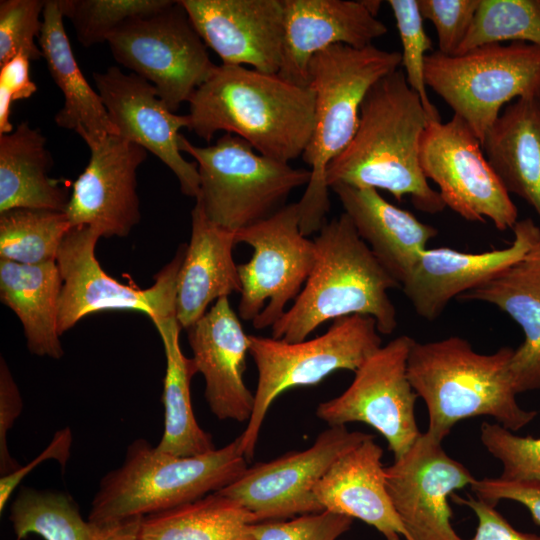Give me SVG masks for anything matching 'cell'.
Segmentation results:
<instances>
[{
  "label": "cell",
  "mask_w": 540,
  "mask_h": 540,
  "mask_svg": "<svg viewBox=\"0 0 540 540\" xmlns=\"http://www.w3.org/2000/svg\"><path fill=\"white\" fill-rule=\"evenodd\" d=\"M431 121L420 97L400 68L377 81L366 94L359 123L348 146L328 165L326 183L385 190L416 209L442 212L446 205L431 188L420 165L421 137Z\"/></svg>",
  "instance_id": "obj_1"
},
{
  "label": "cell",
  "mask_w": 540,
  "mask_h": 540,
  "mask_svg": "<svg viewBox=\"0 0 540 540\" xmlns=\"http://www.w3.org/2000/svg\"><path fill=\"white\" fill-rule=\"evenodd\" d=\"M313 90L278 74L216 65L188 100L189 127L209 141L218 131L247 141L258 153L289 163L302 157L314 126Z\"/></svg>",
  "instance_id": "obj_2"
},
{
  "label": "cell",
  "mask_w": 540,
  "mask_h": 540,
  "mask_svg": "<svg viewBox=\"0 0 540 540\" xmlns=\"http://www.w3.org/2000/svg\"><path fill=\"white\" fill-rule=\"evenodd\" d=\"M315 262L294 304L271 327L272 337L300 342L329 320L371 316L380 334L397 327L388 291L400 287L376 259L344 212L314 239Z\"/></svg>",
  "instance_id": "obj_3"
},
{
  "label": "cell",
  "mask_w": 540,
  "mask_h": 540,
  "mask_svg": "<svg viewBox=\"0 0 540 540\" xmlns=\"http://www.w3.org/2000/svg\"><path fill=\"white\" fill-rule=\"evenodd\" d=\"M514 349L476 352L459 336L414 341L407 361L409 381L428 411L427 433L439 441L461 420L490 416L514 432L529 424L536 411L522 409L509 364Z\"/></svg>",
  "instance_id": "obj_4"
},
{
  "label": "cell",
  "mask_w": 540,
  "mask_h": 540,
  "mask_svg": "<svg viewBox=\"0 0 540 540\" xmlns=\"http://www.w3.org/2000/svg\"><path fill=\"white\" fill-rule=\"evenodd\" d=\"M400 64L401 52L373 44L363 48L337 44L312 57L308 86L315 96L314 126L302 155L311 178L298 202L304 236L319 232L327 222L330 200L326 169L354 137L366 94Z\"/></svg>",
  "instance_id": "obj_5"
},
{
  "label": "cell",
  "mask_w": 540,
  "mask_h": 540,
  "mask_svg": "<svg viewBox=\"0 0 540 540\" xmlns=\"http://www.w3.org/2000/svg\"><path fill=\"white\" fill-rule=\"evenodd\" d=\"M247 468L239 436L196 456L160 452L138 438L127 447L123 463L101 479L88 520L103 527L169 510L223 489Z\"/></svg>",
  "instance_id": "obj_6"
},
{
  "label": "cell",
  "mask_w": 540,
  "mask_h": 540,
  "mask_svg": "<svg viewBox=\"0 0 540 540\" xmlns=\"http://www.w3.org/2000/svg\"><path fill=\"white\" fill-rule=\"evenodd\" d=\"M179 145L196 161V202L212 223L233 233L274 215L291 192L311 178L310 170L264 156L230 133L204 147L181 135Z\"/></svg>",
  "instance_id": "obj_7"
},
{
  "label": "cell",
  "mask_w": 540,
  "mask_h": 540,
  "mask_svg": "<svg viewBox=\"0 0 540 540\" xmlns=\"http://www.w3.org/2000/svg\"><path fill=\"white\" fill-rule=\"evenodd\" d=\"M379 334L374 318L354 314L334 320L324 334L310 340L249 335L258 380L252 415L239 435L245 458H253L266 414L281 393L316 385L337 370L355 372L382 346Z\"/></svg>",
  "instance_id": "obj_8"
},
{
  "label": "cell",
  "mask_w": 540,
  "mask_h": 540,
  "mask_svg": "<svg viewBox=\"0 0 540 540\" xmlns=\"http://www.w3.org/2000/svg\"><path fill=\"white\" fill-rule=\"evenodd\" d=\"M425 82L483 144L511 100L540 95V47L491 43L465 53L425 58Z\"/></svg>",
  "instance_id": "obj_9"
},
{
  "label": "cell",
  "mask_w": 540,
  "mask_h": 540,
  "mask_svg": "<svg viewBox=\"0 0 540 540\" xmlns=\"http://www.w3.org/2000/svg\"><path fill=\"white\" fill-rule=\"evenodd\" d=\"M107 43L115 60L153 84L172 112L216 67L179 0L156 14L128 20Z\"/></svg>",
  "instance_id": "obj_10"
},
{
  "label": "cell",
  "mask_w": 540,
  "mask_h": 540,
  "mask_svg": "<svg viewBox=\"0 0 540 540\" xmlns=\"http://www.w3.org/2000/svg\"><path fill=\"white\" fill-rule=\"evenodd\" d=\"M235 241L253 249L251 259L238 265L239 317L257 330L272 327L301 292L315 262L314 240L300 229L298 202L236 232Z\"/></svg>",
  "instance_id": "obj_11"
},
{
  "label": "cell",
  "mask_w": 540,
  "mask_h": 540,
  "mask_svg": "<svg viewBox=\"0 0 540 540\" xmlns=\"http://www.w3.org/2000/svg\"><path fill=\"white\" fill-rule=\"evenodd\" d=\"M424 176L438 187L446 205L469 222L490 220L505 231L518 221L510 194L487 160L479 139L457 115L429 121L420 141Z\"/></svg>",
  "instance_id": "obj_12"
},
{
  "label": "cell",
  "mask_w": 540,
  "mask_h": 540,
  "mask_svg": "<svg viewBox=\"0 0 540 540\" xmlns=\"http://www.w3.org/2000/svg\"><path fill=\"white\" fill-rule=\"evenodd\" d=\"M100 234L88 226L71 227L56 263L62 279L58 331L62 335L83 317L105 310H135L152 322L176 315V288L186 252L181 245L174 258L155 276L148 289H135L107 275L95 257Z\"/></svg>",
  "instance_id": "obj_13"
},
{
  "label": "cell",
  "mask_w": 540,
  "mask_h": 540,
  "mask_svg": "<svg viewBox=\"0 0 540 540\" xmlns=\"http://www.w3.org/2000/svg\"><path fill=\"white\" fill-rule=\"evenodd\" d=\"M414 341L401 335L381 346L342 394L318 404L316 416L328 426L367 424L386 439L394 459L401 457L422 434L415 415L418 395L407 375Z\"/></svg>",
  "instance_id": "obj_14"
},
{
  "label": "cell",
  "mask_w": 540,
  "mask_h": 540,
  "mask_svg": "<svg viewBox=\"0 0 540 540\" xmlns=\"http://www.w3.org/2000/svg\"><path fill=\"white\" fill-rule=\"evenodd\" d=\"M370 434L329 426L305 450L255 464L217 491L238 502L256 522L286 520L323 511L314 489L332 464Z\"/></svg>",
  "instance_id": "obj_15"
},
{
  "label": "cell",
  "mask_w": 540,
  "mask_h": 540,
  "mask_svg": "<svg viewBox=\"0 0 540 540\" xmlns=\"http://www.w3.org/2000/svg\"><path fill=\"white\" fill-rule=\"evenodd\" d=\"M387 490L408 540H464L451 524L448 498L476 478L427 432L384 467Z\"/></svg>",
  "instance_id": "obj_16"
},
{
  "label": "cell",
  "mask_w": 540,
  "mask_h": 540,
  "mask_svg": "<svg viewBox=\"0 0 540 540\" xmlns=\"http://www.w3.org/2000/svg\"><path fill=\"white\" fill-rule=\"evenodd\" d=\"M97 92L118 136L157 156L177 177L183 194L196 199L199 173L180 150V130L189 127L188 115L172 112L153 84L111 66L93 73Z\"/></svg>",
  "instance_id": "obj_17"
},
{
  "label": "cell",
  "mask_w": 540,
  "mask_h": 540,
  "mask_svg": "<svg viewBox=\"0 0 540 540\" xmlns=\"http://www.w3.org/2000/svg\"><path fill=\"white\" fill-rule=\"evenodd\" d=\"M87 145L90 159L65 211L70 227L88 226L105 238L126 237L141 219L136 175L147 150L118 135Z\"/></svg>",
  "instance_id": "obj_18"
},
{
  "label": "cell",
  "mask_w": 540,
  "mask_h": 540,
  "mask_svg": "<svg viewBox=\"0 0 540 540\" xmlns=\"http://www.w3.org/2000/svg\"><path fill=\"white\" fill-rule=\"evenodd\" d=\"M179 2L222 64L278 74L284 41V0Z\"/></svg>",
  "instance_id": "obj_19"
},
{
  "label": "cell",
  "mask_w": 540,
  "mask_h": 540,
  "mask_svg": "<svg viewBox=\"0 0 540 540\" xmlns=\"http://www.w3.org/2000/svg\"><path fill=\"white\" fill-rule=\"evenodd\" d=\"M512 230L514 240L503 249L423 251L401 284L414 311L425 320L437 319L453 298L486 283L540 246V228L531 218L518 220Z\"/></svg>",
  "instance_id": "obj_20"
},
{
  "label": "cell",
  "mask_w": 540,
  "mask_h": 540,
  "mask_svg": "<svg viewBox=\"0 0 540 540\" xmlns=\"http://www.w3.org/2000/svg\"><path fill=\"white\" fill-rule=\"evenodd\" d=\"M187 330L193 360L205 380L204 396L219 420L248 422L254 394L243 375L249 353L247 335L228 297L219 298Z\"/></svg>",
  "instance_id": "obj_21"
},
{
  "label": "cell",
  "mask_w": 540,
  "mask_h": 540,
  "mask_svg": "<svg viewBox=\"0 0 540 540\" xmlns=\"http://www.w3.org/2000/svg\"><path fill=\"white\" fill-rule=\"evenodd\" d=\"M284 41L278 75L308 87V67L318 52L337 44L363 48L388 28L364 0H284Z\"/></svg>",
  "instance_id": "obj_22"
},
{
  "label": "cell",
  "mask_w": 540,
  "mask_h": 540,
  "mask_svg": "<svg viewBox=\"0 0 540 540\" xmlns=\"http://www.w3.org/2000/svg\"><path fill=\"white\" fill-rule=\"evenodd\" d=\"M382 456L383 449L370 435L332 464L314 495L323 510L359 519L386 540H408L387 490Z\"/></svg>",
  "instance_id": "obj_23"
},
{
  "label": "cell",
  "mask_w": 540,
  "mask_h": 540,
  "mask_svg": "<svg viewBox=\"0 0 540 540\" xmlns=\"http://www.w3.org/2000/svg\"><path fill=\"white\" fill-rule=\"evenodd\" d=\"M329 189L337 195L359 236L401 287L428 242L437 236V228L388 202L376 189L345 184Z\"/></svg>",
  "instance_id": "obj_24"
},
{
  "label": "cell",
  "mask_w": 540,
  "mask_h": 540,
  "mask_svg": "<svg viewBox=\"0 0 540 540\" xmlns=\"http://www.w3.org/2000/svg\"><path fill=\"white\" fill-rule=\"evenodd\" d=\"M191 238L182 261L176 288V317L188 329L219 298L241 292L238 265L232 249L235 233L212 223L200 204L191 211Z\"/></svg>",
  "instance_id": "obj_25"
},
{
  "label": "cell",
  "mask_w": 540,
  "mask_h": 540,
  "mask_svg": "<svg viewBox=\"0 0 540 540\" xmlns=\"http://www.w3.org/2000/svg\"><path fill=\"white\" fill-rule=\"evenodd\" d=\"M458 300L481 301L498 307L523 330L509 369L516 393L540 390V246Z\"/></svg>",
  "instance_id": "obj_26"
},
{
  "label": "cell",
  "mask_w": 540,
  "mask_h": 540,
  "mask_svg": "<svg viewBox=\"0 0 540 540\" xmlns=\"http://www.w3.org/2000/svg\"><path fill=\"white\" fill-rule=\"evenodd\" d=\"M38 45L51 78L64 95L55 123L76 132L86 144L118 135L98 92L82 74L64 28L59 0H46Z\"/></svg>",
  "instance_id": "obj_27"
},
{
  "label": "cell",
  "mask_w": 540,
  "mask_h": 540,
  "mask_svg": "<svg viewBox=\"0 0 540 540\" xmlns=\"http://www.w3.org/2000/svg\"><path fill=\"white\" fill-rule=\"evenodd\" d=\"M482 147L508 193L525 200L540 218V95L507 105Z\"/></svg>",
  "instance_id": "obj_28"
},
{
  "label": "cell",
  "mask_w": 540,
  "mask_h": 540,
  "mask_svg": "<svg viewBox=\"0 0 540 540\" xmlns=\"http://www.w3.org/2000/svg\"><path fill=\"white\" fill-rule=\"evenodd\" d=\"M62 279L56 262L20 264L0 259V298L21 321L28 350L60 359L58 331Z\"/></svg>",
  "instance_id": "obj_29"
},
{
  "label": "cell",
  "mask_w": 540,
  "mask_h": 540,
  "mask_svg": "<svg viewBox=\"0 0 540 540\" xmlns=\"http://www.w3.org/2000/svg\"><path fill=\"white\" fill-rule=\"evenodd\" d=\"M52 157L46 138L28 122L0 135V212L14 208L65 212L69 193L49 177Z\"/></svg>",
  "instance_id": "obj_30"
},
{
  "label": "cell",
  "mask_w": 540,
  "mask_h": 540,
  "mask_svg": "<svg viewBox=\"0 0 540 540\" xmlns=\"http://www.w3.org/2000/svg\"><path fill=\"white\" fill-rule=\"evenodd\" d=\"M162 339L166 356L162 402L164 430L156 449L175 456H196L216 449L210 434L203 430L194 415L190 384L198 373L193 358L180 347L181 326L176 315L153 322Z\"/></svg>",
  "instance_id": "obj_31"
},
{
  "label": "cell",
  "mask_w": 540,
  "mask_h": 540,
  "mask_svg": "<svg viewBox=\"0 0 540 540\" xmlns=\"http://www.w3.org/2000/svg\"><path fill=\"white\" fill-rule=\"evenodd\" d=\"M254 516L219 492L143 517L141 540H255Z\"/></svg>",
  "instance_id": "obj_32"
},
{
  "label": "cell",
  "mask_w": 540,
  "mask_h": 540,
  "mask_svg": "<svg viewBox=\"0 0 540 540\" xmlns=\"http://www.w3.org/2000/svg\"><path fill=\"white\" fill-rule=\"evenodd\" d=\"M9 520L21 540H98L101 529L84 520L73 498L63 492L22 487L11 503Z\"/></svg>",
  "instance_id": "obj_33"
},
{
  "label": "cell",
  "mask_w": 540,
  "mask_h": 540,
  "mask_svg": "<svg viewBox=\"0 0 540 540\" xmlns=\"http://www.w3.org/2000/svg\"><path fill=\"white\" fill-rule=\"evenodd\" d=\"M70 228L65 212L32 208L0 212V259L20 264L56 262Z\"/></svg>",
  "instance_id": "obj_34"
},
{
  "label": "cell",
  "mask_w": 540,
  "mask_h": 540,
  "mask_svg": "<svg viewBox=\"0 0 540 540\" xmlns=\"http://www.w3.org/2000/svg\"><path fill=\"white\" fill-rule=\"evenodd\" d=\"M504 41L540 47V0H480L457 54Z\"/></svg>",
  "instance_id": "obj_35"
},
{
  "label": "cell",
  "mask_w": 540,
  "mask_h": 540,
  "mask_svg": "<svg viewBox=\"0 0 540 540\" xmlns=\"http://www.w3.org/2000/svg\"><path fill=\"white\" fill-rule=\"evenodd\" d=\"M173 0H59L64 17L73 24L84 47L107 42L130 19L156 14Z\"/></svg>",
  "instance_id": "obj_36"
},
{
  "label": "cell",
  "mask_w": 540,
  "mask_h": 540,
  "mask_svg": "<svg viewBox=\"0 0 540 540\" xmlns=\"http://www.w3.org/2000/svg\"><path fill=\"white\" fill-rule=\"evenodd\" d=\"M402 43L401 64L410 88L418 94L431 121H440V114L427 94L425 58L433 48L424 28V19L417 0H389Z\"/></svg>",
  "instance_id": "obj_37"
},
{
  "label": "cell",
  "mask_w": 540,
  "mask_h": 540,
  "mask_svg": "<svg viewBox=\"0 0 540 540\" xmlns=\"http://www.w3.org/2000/svg\"><path fill=\"white\" fill-rule=\"evenodd\" d=\"M480 440L501 462L500 478L540 484V438L518 436L498 423L484 422Z\"/></svg>",
  "instance_id": "obj_38"
},
{
  "label": "cell",
  "mask_w": 540,
  "mask_h": 540,
  "mask_svg": "<svg viewBox=\"0 0 540 540\" xmlns=\"http://www.w3.org/2000/svg\"><path fill=\"white\" fill-rule=\"evenodd\" d=\"M46 0L0 1V66L17 54L25 53L31 61L42 58L35 39L39 37Z\"/></svg>",
  "instance_id": "obj_39"
},
{
  "label": "cell",
  "mask_w": 540,
  "mask_h": 540,
  "mask_svg": "<svg viewBox=\"0 0 540 540\" xmlns=\"http://www.w3.org/2000/svg\"><path fill=\"white\" fill-rule=\"evenodd\" d=\"M352 522L348 516L323 510L290 520L258 522L252 532L255 540H336Z\"/></svg>",
  "instance_id": "obj_40"
},
{
  "label": "cell",
  "mask_w": 540,
  "mask_h": 540,
  "mask_svg": "<svg viewBox=\"0 0 540 540\" xmlns=\"http://www.w3.org/2000/svg\"><path fill=\"white\" fill-rule=\"evenodd\" d=\"M420 13L435 27L438 51L445 55L457 54L464 41L480 0H417Z\"/></svg>",
  "instance_id": "obj_41"
},
{
  "label": "cell",
  "mask_w": 540,
  "mask_h": 540,
  "mask_svg": "<svg viewBox=\"0 0 540 540\" xmlns=\"http://www.w3.org/2000/svg\"><path fill=\"white\" fill-rule=\"evenodd\" d=\"M30 59L21 52L0 66V135L11 133V106L17 100L27 99L37 86L30 78Z\"/></svg>",
  "instance_id": "obj_42"
},
{
  "label": "cell",
  "mask_w": 540,
  "mask_h": 540,
  "mask_svg": "<svg viewBox=\"0 0 540 540\" xmlns=\"http://www.w3.org/2000/svg\"><path fill=\"white\" fill-rule=\"evenodd\" d=\"M470 487L477 499L489 504L496 505L505 499L524 505L540 526V484L487 477L476 479Z\"/></svg>",
  "instance_id": "obj_43"
},
{
  "label": "cell",
  "mask_w": 540,
  "mask_h": 540,
  "mask_svg": "<svg viewBox=\"0 0 540 540\" xmlns=\"http://www.w3.org/2000/svg\"><path fill=\"white\" fill-rule=\"evenodd\" d=\"M22 410V399L18 386L6 364L0 360V473L7 475L21 466L8 451L7 433Z\"/></svg>",
  "instance_id": "obj_44"
},
{
  "label": "cell",
  "mask_w": 540,
  "mask_h": 540,
  "mask_svg": "<svg viewBox=\"0 0 540 540\" xmlns=\"http://www.w3.org/2000/svg\"><path fill=\"white\" fill-rule=\"evenodd\" d=\"M451 498L456 503L469 507L477 517L476 532L470 540H540V535L516 530L496 510L495 505L470 495L467 498H462L452 494Z\"/></svg>",
  "instance_id": "obj_45"
},
{
  "label": "cell",
  "mask_w": 540,
  "mask_h": 540,
  "mask_svg": "<svg viewBox=\"0 0 540 540\" xmlns=\"http://www.w3.org/2000/svg\"><path fill=\"white\" fill-rule=\"evenodd\" d=\"M71 443L72 434L70 429L68 427L61 429L54 434L50 444L33 461L25 466H21L12 473L1 476L0 512H3L20 481L41 462L47 459H56L64 467L70 455Z\"/></svg>",
  "instance_id": "obj_46"
},
{
  "label": "cell",
  "mask_w": 540,
  "mask_h": 540,
  "mask_svg": "<svg viewBox=\"0 0 540 540\" xmlns=\"http://www.w3.org/2000/svg\"><path fill=\"white\" fill-rule=\"evenodd\" d=\"M143 517H132L123 521L99 527L98 540H141L140 528Z\"/></svg>",
  "instance_id": "obj_47"
}]
</instances>
